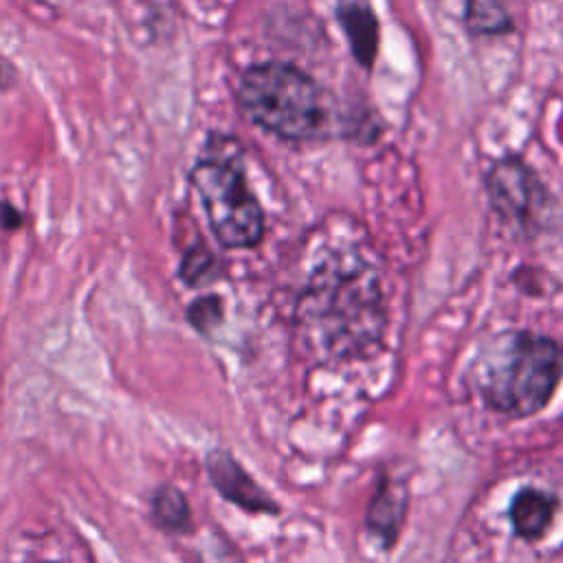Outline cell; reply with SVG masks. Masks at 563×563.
Here are the masks:
<instances>
[{
  "label": "cell",
  "mask_w": 563,
  "mask_h": 563,
  "mask_svg": "<svg viewBox=\"0 0 563 563\" xmlns=\"http://www.w3.org/2000/svg\"><path fill=\"white\" fill-rule=\"evenodd\" d=\"M295 343L312 363L354 361L376 350L385 332L378 266L361 240L328 246L295 301Z\"/></svg>",
  "instance_id": "cell-1"
},
{
  "label": "cell",
  "mask_w": 563,
  "mask_h": 563,
  "mask_svg": "<svg viewBox=\"0 0 563 563\" xmlns=\"http://www.w3.org/2000/svg\"><path fill=\"white\" fill-rule=\"evenodd\" d=\"M563 376V347L537 332H515L484 365L479 391L486 405L506 416L541 411Z\"/></svg>",
  "instance_id": "cell-2"
},
{
  "label": "cell",
  "mask_w": 563,
  "mask_h": 563,
  "mask_svg": "<svg viewBox=\"0 0 563 563\" xmlns=\"http://www.w3.org/2000/svg\"><path fill=\"white\" fill-rule=\"evenodd\" d=\"M238 99L253 123L282 139L306 141L325 132V95L292 64L251 66L240 79Z\"/></svg>",
  "instance_id": "cell-3"
},
{
  "label": "cell",
  "mask_w": 563,
  "mask_h": 563,
  "mask_svg": "<svg viewBox=\"0 0 563 563\" xmlns=\"http://www.w3.org/2000/svg\"><path fill=\"white\" fill-rule=\"evenodd\" d=\"M191 185L220 244L249 249L262 240L264 213L246 185L238 158H200L191 169Z\"/></svg>",
  "instance_id": "cell-4"
},
{
  "label": "cell",
  "mask_w": 563,
  "mask_h": 563,
  "mask_svg": "<svg viewBox=\"0 0 563 563\" xmlns=\"http://www.w3.org/2000/svg\"><path fill=\"white\" fill-rule=\"evenodd\" d=\"M488 198L495 211L521 229H537L550 205L548 191L521 158L499 161L488 178Z\"/></svg>",
  "instance_id": "cell-5"
},
{
  "label": "cell",
  "mask_w": 563,
  "mask_h": 563,
  "mask_svg": "<svg viewBox=\"0 0 563 563\" xmlns=\"http://www.w3.org/2000/svg\"><path fill=\"white\" fill-rule=\"evenodd\" d=\"M207 471L213 486L222 497L238 504L249 512H275V499H271L249 475L246 471L222 449L211 451L207 457Z\"/></svg>",
  "instance_id": "cell-6"
},
{
  "label": "cell",
  "mask_w": 563,
  "mask_h": 563,
  "mask_svg": "<svg viewBox=\"0 0 563 563\" xmlns=\"http://www.w3.org/2000/svg\"><path fill=\"white\" fill-rule=\"evenodd\" d=\"M336 18L358 64L372 68L378 53V20L367 0H339Z\"/></svg>",
  "instance_id": "cell-7"
},
{
  "label": "cell",
  "mask_w": 563,
  "mask_h": 563,
  "mask_svg": "<svg viewBox=\"0 0 563 563\" xmlns=\"http://www.w3.org/2000/svg\"><path fill=\"white\" fill-rule=\"evenodd\" d=\"M554 510H556V499L552 495L539 488L526 486L512 497L508 515L515 532L521 539L537 541L550 530Z\"/></svg>",
  "instance_id": "cell-8"
},
{
  "label": "cell",
  "mask_w": 563,
  "mask_h": 563,
  "mask_svg": "<svg viewBox=\"0 0 563 563\" xmlns=\"http://www.w3.org/2000/svg\"><path fill=\"white\" fill-rule=\"evenodd\" d=\"M405 508H407L405 490L398 484L383 477L380 484L376 486V495L367 510V528L376 537H380L387 548L394 545V541L398 539Z\"/></svg>",
  "instance_id": "cell-9"
},
{
  "label": "cell",
  "mask_w": 563,
  "mask_h": 563,
  "mask_svg": "<svg viewBox=\"0 0 563 563\" xmlns=\"http://www.w3.org/2000/svg\"><path fill=\"white\" fill-rule=\"evenodd\" d=\"M152 512L161 528L185 532L191 526V510L185 495L174 486H161L152 499Z\"/></svg>",
  "instance_id": "cell-10"
},
{
  "label": "cell",
  "mask_w": 563,
  "mask_h": 563,
  "mask_svg": "<svg viewBox=\"0 0 563 563\" xmlns=\"http://www.w3.org/2000/svg\"><path fill=\"white\" fill-rule=\"evenodd\" d=\"M466 29L473 35H501L512 20L499 0H466Z\"/></svg>",
  "instance_id": "cell-11"
},
{
  "label": "cell",
  "mask_w": 563,
  "mask_h": 563,
  "mask_svg": "<svg viewBox=\"0 0 563 563\" xmlns=\"http://www.w3.org/2000/svg\"><path fill=\"white\" fill-rule=\"evenodd\" d=\"M211 273H213V257H211V253L202 244L194 246L185 255L183 266H180L183 282H187L189 286H200V284H205V282H209L213 277Z\"/></svg>",
  "instance_id": "cell-12"
},
{
  "label": "cell",
  "mask_w": 563,
  "mask_h": 563,
  "mask_svg": "<svg viewBox=\"0 0 563 563\" xmlns=\"http://www.w3.org/2000/svg\"><path fill=\"white\" fill-rule=\"evenodd\" d=\"M222 317V303L216 295L209 297H200L198 301H194L189 306V321L198 328V330H207L211 325H216Z\"/></svg>",
  "instance_id": "cell-13"
},
{
  "label": "cell",
  "mask_w": 563,
  "mask_h": 563,
  "mask_svg": "<svg viewBox=\"0 0 563 563\" xmlns=\"http://www.w3.org/2000/svg\"><path fill=\"white\" fill-rule=\"evenodd\" d=\"M0 209L4 211V216L0 218L4 227H18V224H20V213H18L15 209H11V207H7V205H2Z\"/></svg>",
  "instance_id": "cell-14"
}]
</instances>
